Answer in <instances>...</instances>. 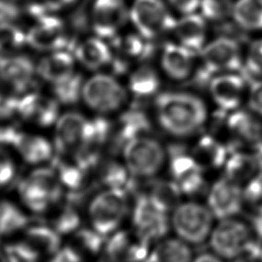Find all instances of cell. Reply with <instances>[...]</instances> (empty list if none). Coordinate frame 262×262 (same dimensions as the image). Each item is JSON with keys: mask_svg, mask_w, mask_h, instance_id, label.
I'll use <instances>...</instances> for the list:
<instances>
[{"mask_svg": "<svg viewBox=\"0 0 262 262\" xmlns=\"http://www.w3.org/2000/svg\"><path fill=\"white\" fill-rule=\"evenodd\" d=\"M156 112L162 128L175 137L192 135L207 120L204 101L187 92L159 94L156 99Z\"/></svg>", "mask_w": 262, "mask_h": 262, "instance_id": "cell-1", "label": "cell"}, {"mask_svg": "<svg viewBox=\"0 0 262 262\" xmlns=\"http://www.w3.org/2000/svg\"><path fill=\"white\" fill-rule=\"evenodd\" d=\"M208 242L213 252L225 261L233 262H251L259 259L262 247L248 221L237 217L218 220Z\"/></svg>", "mask_w": 262, "mask_h": 262, "instance_id": "cell-2", "label": "cell"}, {"mask_svg": "<svg viewBox=\"0 0 262 262\" xmlns=\"http://www.w3.org/2000/svg\"><path fill=\"white\" fill-rule=\"evenodd\" d=\"M24 205L35 213H45L58 202L63 187L51 166H38L19 182L17 188Z\"/></svg>", "mask_w": 262, "mask_h": 262, "instance_id": "cell-3", "label": "cell"}, {"mask_svg": "<svg viewBox=\"0 0 262 262\" xmlns=\"http://www.w3.org/2000/svg\"><path fill=\"white\" fill-rule=\"evenodd\" d=\"M216 220L207 204L181 201L170 213L171 228L176 236L190 246L202 245L209 239Z\"/></svg>", "mask_w": 262, "mask_h": 262, "instance_id": "cell-4", "label": "cell"}, {"mask_svg": "<svg viewBox=\"0 0 262 262\" xmlns=\"http://www.w3.org/2000/svg\"><path fill=\"white\" fill-rule=\"evenodd\" d=\"M129 192L120 188H102L88 205L90 225L104 236L121 228L130 210Z\"/></svg>", "mask_w": 262, "mask_h": 262, "instance_id": "cell-5", "label": "cell"}, {"mask_svg": "<svg viewBox=\"0 0 262 262\" xmlns=\"http://www.w3.org/2000/svg\"><path fill=\"white\" fill-rule=\"evenodd\" d=\"M126 168L134 179L157 177L167 162V149L155 138L143 135L128 141L123 149Z\"/></svg>", "mask_w": 262, "mask_h": 262, "instance_id": "cell-6", "label": "cell"}, {"mask_svg": "<svg viewBox=\"0 0 262 262\" xmlns=\"http://www.w3.org/2000/svg\"><path fill=\"white\" fill-rule=\"evenodd\" d=\"M167 161L170 178L178 185L183 196L194 198L198 194L207 193L205 170L190 151L178 145H171L167 149Z\"/></svg>", "mask_w": 262, "mask_h": 262, "instance_id": "cell-7", "label": "cell"}, {"mask_svg": "<svg viewBox=\"0 0 262 262\" xmlns=\"http://www.w3.org/2000/svg\"><path fill=\"white\" fill-rule=\"evenodd\" d=\"M131 222L132 229L150 245L167 236L171 228L170 213L143 193L135 198Z\"/></svg>", "mask_w": 262, "mask_h": 262, "instance_id": "cell-8", "label": "cell"}, {"mask_svg": "<svg viewBox=\"0 0 262 262\" xmlns=\"http://www.w3.org/2000/svg\"><path fill=\"white\" fill-rule=\"evenodd\" d=\"M129 17L138 34L150 41L174 31L176 25L162 0H134Z\"/></svg>", "mask_w": 262, "mask_h": 262, "instance_id": "cell-9", "label": "cell"}, {"mask_svg": "<svg viewBox=\"0 0 262 262\" xmlns=\"http://www.w3.org/2000/svg\"><path fill=\"white\" fill-rule=\"evenodd\" d=\"M82 98L93 111L107 114L123 106L127 93L122 84L113 76L97 74L84 82Z\"/></svg>", "mask_w": 262, "mask_h": 262, "instance_id": "cell-10", "label": "cell"}, {"mask_svg": "<svg viewBox=\"0 0 262 262\" xmlns=\"http://www.w3.org/2000/svg\"><path fill=\"white\" fill-rule=\"evenodd\" d=\"M0 145L11 146L26 163L36 166L51 162L54 156V147L46 138L14 126L0 128Z\"/></svg>", "mask_w": 262, "mask_h": 262, "instance_id": "cell-11", "label": "cell"}, {"mask_svg": "<svg viewBox=\"0 0 262 262\" xmlns=\"http://www.w3.org/2000/svg\"><path fill=\"white\" fill-rule=\"evenodd\" d=\"M13 244L26 260L39 262L51 257L61 247V235L48 223L28 224Z\"/></svg>", "mask_w": 262, "mask_h": 262, "instance_id": "cell-12", "label": "cell"}, {"mask_svg": "<svg viewBox=\"0 0 262 262\" xmlns=\"http://www.w3.org/2000/svg\"><path fill=\"white\" fill-rule=\"evenodd\" d=\"M200 54L203 69L212 77L244 70L239 45L234 38L219 37L206 44Z\"/></svg>", "mask_w": 262, "mask_h": 262, "instance_id": "cell-13", "label": "cell"}, {"mask_svg": "<svg viewBox=\"0 0 262 262\" xmlns=\"http://www.w3.org/2000/svg\"><path fill=\"white\" fill-rule=\"evenodd\" d=\"M207 206L216 220L236 217L244 209V186L222 176L207 190Z\"/></svg>", "mask_w": 262, "mask_h": 262, "instance_id": "cell-14", "label": "cell"}, {"mask_svg": "<svg viewBox=\"0 0 262 262\" xmlns=\"http://www.w3.org/2000/svg\"><path fill=\"white\" fill-rule=\"evenodd\" d=\"M27 44L39 51L72 50V39L67 25L57 16L50 14L36 18L27 33Z\"/></svg>", "mask_w": 262, "mask_h": 262, "instance_id": "cell-15", "label": "cell"}, {"mask_svg": "<svg viewBox=\"0 0 262 262\" xmlns=\"http://www.w3.org/2000/svg\"><path fill=\"white\" fill-rule=\"evenodd\" d=\"M151 245L133 229H118L105 239V262H146Z\"/></svg>", "mask_w": 262, "mask_h": 262, "instance_id": "cell-16", "label": "cell"}, {"mask_svg": "<svg viewBox=\"0 0 262 262\" xmlns=\"http://www.w3.org/2000/svg\"><path fill=\"white\" fill-rule=\"evenodd\" d=\"M129 18L124 0H93L90 9V24L97 37L111 40Z\"/></svg>", "mask_w": 262, "mask_h": 262, "instance_id": "cell-17", "label": "cell"}, {"mask_svg": "<svg viewBox=\"0 0 262 262\" xmlns=\"http://www.w3.org/2000/svg\"><path fill=\"white\" fill-rule=\"evenodd\" d=\"M89 121L77 112H69L58 117L55 122L53 146L58 156L74 157L84 138Z\"/></svg>", "mask_w": 262, "mask_h": 262, "instance_id": "cell-18", "label": "cell"}, {"mask_svg": "<svg viewBox=\"0 0 262 262\" xmlns=\"http://www.w3.org/2000/svg\"><path fill=\"white\" fill-rule=\"evenodd\" d=\"M226 129L229 133V146L231 151L247 145L257 150L262 146V123L247 111H234L225 119Z\"/></svg>", "mask_w": 262, "mask_h": 262, "instance_id": "cell-19", "label": "cell"}, {"mask_svg": "<svg viewBox=\"0 0 262 262\" xmlns=\"http://www.w3.org/2000/svg\"><path fill=\"white\" fill-rule=\"evenodd\" d=\"M58 105L54 97L29 93L19 98L16 114L26 122L48 127L58 119Z\"/></svg>", "mask_w": 262, "mask_h": 262, "instance_id": "cell-20", "label": "cell"}, {"mask_svg": "<svg viewBox=\"0 0 262 262\" xmlns=\"http://www.w3.org/2000/svg\"><path fill=\"white\" fill-rule=\"evenodd\" d=\"M245 86L244 76L235 73L216 75L209 82L213 100L224 112H232L237 108L243 100Z\"/></svg>", "mask_w": 262, "mask_h": 262, "instance_id": "cell-21", "label": "cell"}, {"mask_svg": "<svg viewBox=\"0 0 262 262\" xmlns=\"http://www.w3.org/2000/svg\"><path fill=\"white\" fill-rule=\"evenodd\" d=\"M36 68L31 59L19 54L0 56V81L18 94L34 83Z\"/></svg>", "mask_w": 262, "mask_h": 262, "instance_id": "cell-22", "label": "cell"}, {"mask_svg": "<svg viewBox=\"0 0 262 262\" xmlns=\"http://www.w3.org/2000/svg\"><path fill=\"white\" fill-rule=\"evenodd\" d=\"M231 150L221 139L213 135H203L194 143L190 154L206 170L223 169Z\"/></svg>", "mask_w": 262, "mask_h": 262, "instance_id": "cell-23", "label": "cell"}, {"mask_svg": "<svg viewBox=\"0 0 262 262\" xmlns=\"http://www.w3.org/2000/svg\"><path fill=\"white\" fill-rule=\"evenodd\" d=\"M36 72L52 85L61 83L75 74V57L70 51L57 50L40 59Z\"/></svg>", "mask_w": 262, "mask_h": 262, "instance_id": "cell-24", "label": "cell"}, {"mask_svg": "<svg viewBox=\"0 0 262 262\" xmlns=\"http://www.w3.org/2000/svg\"><path fill=\"white\" fill-rule=\"evenodd\" d=\"M174 32L179 44L194 54L201 53L206 45L207 25L202 14L191 13L183 15L176 20Z\"/></svg>", "mask_w": 262, "mask_h": 262, "instance_id": "cell-25", "label": "cell"}, {"mask_svg": "<svg viewBox=\"0 0 262 262\" xmlns=\"http://www.w3.org/2000/svg\"><path fill=\"white\" fill-rule=\"evenodd\" d=\"M260 172L261 165L256 151L233 150L223 166V175L243 186Z\"/></svg>", "mask_w": 262, "mask_h": 262, "instance_id": "cell-26", "label": "cell"}, {"mask_svg": "<svg viewBox=\"0 0 262 262\" xmlns=\"http://www.w3.org/2000/svg\"><path fill=\"white\" fill-rule=\"evenodd\" d=\"M73 51L77 60L92 71L108 66L113 58L111 46L99 37H90L78 42Z\"/></svg>", "mask_w": 262, "mask_h": 262, "instance_id": "cell-27", "label": "cell"}, {"mask_svg": "<svg viewBox=\"0 0 262 262\" xmlns=\"http://www.w3.org/2000/svg\"><path fill=\"white\" fill-rule=\"evenodd\" d=\"M193 55L194 53L180 44L167 43L163 48L161 63L170 78L184 80L191 74Z\"/></svg>", "mask_w": 262, "mask_h": 262, "instance_id": "cell-28", "label": "cell"}, {"mask_svg": "<svg viewBox=\"0 0 262 262\" xmlns=\"http://www.w3.org/2000/svg\"><path fill=\"white\" fill-rule=\"evenodd\" d=\"M50 213L47 222L57 233L71 235L81 225L79 204L70 199L67 194L56 202L48 211Z\"/></svg>", "mask_w": 262, "mask_h": 262, "instance_id": "cell-29", "label": "cell"}, {"mask_svg": "<svg viewBox=\"0 0 262 262\" xmlns=\"http://www.w3.org/2000/svg\"><path fill=\"white\" fill-rule=\"evenodd\" d=\"M94 179L103 188L125 189L129 193L132 190L135 179L131 176L124 163L116 160H100L93 169Z\"/></svg>", "mask_w": 262, "mask_h": 262, "instance_id": "cell-30", "label": "cell"}, {"mask_svg": "<svg viewBox=\"0 0 262 262\" xmlns=\"http://www.w3.org/2000/svg\"><path fill=\"white\" fill-rule=\"evenodd\" d=\"M191 246L181 238L165 236L151 245L146 262H191Z\"/></svg>", "mask_w": 262, "mask_h": 262, "instance_id": "cell-31", "label": "cell"}, {"mask_svg": "<svg viewBox=\"0 0 262 262\" xmlns=\"http://www.w3.org/2000/svg\"><path fill=\"white\" fill-rule=\"evenodd\" d=\"M145 181V188L139 193L146 194L168 213H171L182 201L183 195L178 185L171 178L163 179L155 177Z\"/></svg>", "mask_w": 262, "mask_h": 262, "instance_id": "cell-32", "label": "cell"}, {"mask_svg": "<svg viewBox=\"0 0 262 262\" xmlns=\"http://www.w3.org/2000/svg\"><path fill=\"white\" fill-rule=\"evenodd\" d=\"M232 17L242 30H262V0H236Z\"/></svg>", "mask_w": 262, "mask_h": 262, "instance_id": "cell-33", "label": "cell"}, {"mask_svg": "<svg viewBox=\"0 0 262 262\" xmlns=\"http://www.w3.org/2000/svg\"><path fill=\"white\" fill-rule=\"evenodd\" d=\"M160 87V78L155 69L141 66L129 78V89L137 98H146L155 95Z\"/></svg>", "mask_w": 262, "mask_h": 262, "instance_id": "cell-34", "label": "cell"}, {"mask_svg": "<svg viewBox=\"0 0 262 262\" xmlns=\"http://www.w3.org/2000/svg\"><path fill=\"white\" fill-rule=\"evenodd\" d=\"M72 246L83 256H95L102 253L106 236L90 226H80L71 234Z\"/></svg>", "mask_w": 262, "mask_h": 262, "instance_id": "cell-35", "label": "cell"}, {"mask_svg": "<svg viewBox=\"0 0 262 262\" xmlns=\"http://www.w3.org/2000/svg\"><path fill=\"white\" fill-rule=\"evenodd\" d=\"M28 224V216L17 205L8 200H0V236L20 232Z\"/></svg>", "mask_w": 262, "mask_h": 262, "instance_id": "cell-36", "label": "cell"}, {"mask_svg": "<svg viewBox=\"0 0 262 262\" xmlns=\"http://www.w3.org/2000/svg\"><path fill=\"white\" fill-rule=\"evenodd\" d=\"M150 40L143 38L141 35H127L124 38L116 36L111 39L112 47L118 49L122 54L127 57L136 59H145L152 54V45Z\"/></svg>", "mask_w": 262, "mask_h": 262, "instance_id": "cell-37", "label": "cell"}, {"mask_svg": "<svg viewBox=\"0 0 262 262\" xmlns=\"http://www.w3.org/2000/svg\"><path fill=\"white\" fill-rule=\"evenodd\" d=\"M27 44V34L13 23L0 24V56L17 54Z\"/></svg>", "mask_w": 262, "mask_h": 262, "instance_id": "cell-38", "label": "cell"}, {"mask_svg": "<svg viewBox=\"0 0 262 262\" xmlns=\"http://www.w3.org/2000/svg\"><path fill=\"white\" fill-rule=\"evenodd\" d=\"M84 81L79 73H75L68 80L52 85V91L54 98L58 103L62 104H74L78 102L80 97H82Z\"/></svg>", "mask_w": 262, "mask_h": 262, "instance_id": "cell-39", "label": "cell"}, {"mask_svg": "<svg viewBox=\"0 0 262 262\" xmlns=\"http://www.w3.org/2000/svg\"><path fill=\"white\" fill-rule=\"evenodd\" d=\"M233 3L232 0H201L200 9L206 20L222 24L232 16Z\"/></svg>", "mask_w": 262, "mask_h": 262, "instance_id": "cell-40", "label": "cell"}, {"mask_svg": "<svg viewBox=\"0 0 262 262\" xmlns=\"http://www.w3.org/2000/svg\"><path fill=\"white\" fill-rule=\"evenodd\" d=\"M244 203L250 211H262V172L244 185Z\"/></svg>", "mask_w": 262, "mask_h": 262, "instance_id": "cell-41", "label": "cell"}, {"mask_svg": "<svg viewBox=\"0 0 262 262\" xmlns=\"http://www.w3.org/2000/svg\"><path fill=\"white\" fill-rule=\"evenodd\" d=\"M246 71L248 74L242 72L245 79L247 76L262 77V39L251 43L246 60Z\"/></svg>", "mask_w": 262, "mask_h": 262, "instance_id": "cell-42", "label": "cell"}, {"mask_svg": "<svg viewBox=\"0 0 262 262\" xmlns=\"http://www.w3.org/2000/svg\"><path fill=\"white\" fill-rule=\"evenodd\" d=\"M18 93L0 81V119H5L17 112Z\"/></svg>", "mask_w": 262, "mask_h": 262, "instance_id": "cell-43", "label": "cell"}, {"mask_svg": "<svg viewBox=\"0 0 262 262\" xmlns=\"http://www.w3.org/2000/svg\"><path fill=\"white\" fill-rule=\"evenodd\" d=\"M16 166L7 149L0 145V188L8 186L14 179Z\"/></svg>", "mask_w": 262, "mask_h": 262, "instance_id": "cell-44", "label": "cell"}, {"mask_svg": "<svg viewBox=\"0 0 262 262\" xmlns=\"http://www.w3.org/2000/svg\"><path fill=\"white\" fill-rule=\"evenodd\" d=\"M48 262H85L84 256L75 250L72 246H61Z\"/></svg>", "mask_w": 262, "mask_h": 262, "instance_id": "cell-45", "label": "cell"}, {"mask_svg": "<svg viewBox=\"0 0 262 262\" xmlns=\"http://www.w3.org/2000/svg\"><path fill=\"white\" fill-rule=\"evenodd\" d=\"M249 106L260 116H262V80H253L249 90Z\"/></svg>", "mask_w": 262, "mask_h": 262, "instance_id": "cell-46", "label": "cell"}, {"mask_svg": "<svg viewBox=\"0 0 262 262\" xmlns=\"http://www.w3.org/2000/svg\"><path fill=\"white\" fill-rule=\"evenodd\" d=\"M170 4L183 15L195 13L200 8L201 0H168Z\"/></svg>", "mask_w": 262, "mask_h": 262, "instance_id": "cell-47", "label": "cell"}, {"mask_svg": "<svg viewBox=\"0 0 262 262\" xmlns=\"http://www.w3.org/2000/svg\"><path fill=\"white\" fill-rule=\"evenodd\" d=\"M248 223L257 238L262 243V211H251Z\"/></svg>", "mask_w": 262, "mask_h": 262, "instance_id": "cell-48", "label": "cell"}, {"mask_svg": "<svg viewBox=\"0 0 262 262\" xmlns=\"http://www.w3.org/2000/svg\"><path fill=\"white\" fill-rule=\"evenodd\" d=\"M191 262H225V260L211 250L194 255Z\"/></svg>", "mask_w": 262, "mask_h": 262, "instance_id": "cell-49", "label": "cell"}, {"mask_svg": "<svg viewBox=\"0 0 262 262\" xmlns=\"http://www.w3.org/2000/svg\"><path fill=\"white\" fill-rule=\"evenodd\" d=\"M76 0H42V2L47 6V8L50 11L57 10L59 8L66 7L68 5H71L75 2Z\"/></svg>", "mask_w": 262, "mask_h": 262, "instance_id": "cell-50", "label": "cell"}, {"mask_svg": "<svg viewBox=\"0 0 262 262\" xmlns=\"http://www.w3.org/2000/svg\"><path fill=\"white\" fill-rule=\"evenodd\" d=\"M0 262H7V258H6L5 251H4V246H2L1 243H0Z\"/></svg>", "mask_w": 262, "mask_h": 262, "instance_id": "cell-51", "label": "cell"}, {"mask_svg": "<svg viewBox=\"0 0 262 262\" xmlns=\"http://www.w3.org/2000/svg\"><path fill=\"white\" fill-rule=\"evenodd\" d=\"M259 157V160H260V165H261V172H262V146L259 147L257 150H255Z\"/></svg>", "mask_w": 262, "mask_h": 262, "instance_id": "cell-52", "label": "cell"}, {"mask_svg": "<svg viewBox=\"0 0 262 262\" xmlns=\"http://www.w3.org/2000/svg\"><path fill=\"white\" fill-rule=\"evenodd\" d=\"M259 260H260V262H262V247H261V251H260V255H259Z\"/></svg>", "mask_w": 262, "mask_h": 262, "instance_id": "cell-53", "label": "cell"}, {"mask_svg": "<svg viewBox=\"0 0 262 262\" xmlns=\"http://www.w3.org/2000/svg\"><path fill=\"white\" fill-rule=\"evenodd\" d=\"M251 262H260V260L257 259V260H253V261H251Z\"/></svg>", "mask_w": 262, "mask_h": 262, "instance_id": "cell-54", "label": "cell"}, {"mask_svg": "<svg viewBox=\"0 0 262 262\" xmlns=\"http://www.w3.org/2000/svg\"><path fill=\"white\" fill-rule=\"evenodd\" d=\"M31 262H38V261H31Z\"/></svg>", "mask_w": 262, "mask_h": 262, "instance_id": "cell-55", "label": "cell"}, {"mask_svg": "<svg viewBox=\"0 0 262 262\" xmlns=\"http://www.w3.org/2000/svg\"><path fill=\"white\" fill-rule=\"evenodd\" d=\"M102 262H105V261H102Z\"/></svg>", "mask_w": 262, "mask_h": 262, "instance_id": "cell-56", "label": "cell"}]
</instances>
